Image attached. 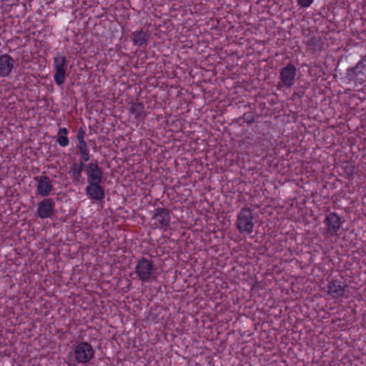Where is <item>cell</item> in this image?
<instances>
[{"label": "cell", "mask_w": 366, "mask_h": 366, "mask_svg": "<svg viewBox=\"0 0 366 366\" xmlns=\"http://www.w3.org/2000/svg\"><path fill=\"white\" fill-rule=\"evenodd\" d=\"M339 80L346 87L360 88L366 84V53L355 64L350 65L339 73Z\"/></svg>", "instance_id": "6da1fadb"}, {"label": "cell", "mask_w": 366, "mask_h": 366, "mask_svg": "<svg viewBox=\"0 0 366 366\" xmlns=\"http://www.w3.org/2000/svg\"><path fill=\"white\" fill-rule=\"evenodd\" d=\"M235 228L241 235H250L254 231L255 219L253 210L245 206L237 214Z\"/></svg>", "instance_id": "7a4b0ae2"}, {"label": "cell", "mask_w": 366, "mask_h": 366, "mask_svg": "<svg viewBox=\"0 0 366 366\" xmlns=\"http://www.w3.org/2000/svg\"><path fill=\"white\" fill-rule=\"evenodd\" d=\"M135 272L139 281L142 283L151 282L156 279V264L153 260L142 256L137 260Z\"/></svg>", "instance_id": "3957f363"}, {"label": "cell", "mask_w": 366, "mask_h": 366, "mask_svg": "<svg viewBox=\"0 0 366 366\" xmlns=\"http://www.w3.org/2000/svg\"><path fill=\"white\" fill-rule=\"evenodd\" d=\"M68 59L63 52H57L53 58V79L56 85L62 87L65 83L67 77Z\"/></svg>", "instance_id": "277c9868"}, {"label": "cell", "mask_w": 366, "mask_h": 366, "mask_svg": "<svg viewBox=\"0 0 366 366\" xmlns=\"http://www.w3.org/2000/svg\"><path fill=\"white\" fill-rule=\"evenodd\" d=\"M280 83L283 88L293 87L297 76V68L293 63H288L281 68L279 74Z\"/></svg>", "instance_id": "5b68a950"}, {"label": "cell", "mask_w": 366, "mask_h": 366, "mask_svg": "<svg viewBox=\"0 0 366 366\" xmlns=\"http://www.w3.org/2000/svg\"><path fill=\"white\" fill-rule=\"evenodd\" d=\"M95 355L96 351L89 343L81 342L75 347V358L79 363H88L94 358Z\"/></svg>", "instance_id": "8992f818"}, {"label": "cell", "mask_w": 366, "mask_h": 366, "mask_svg": "<svg viewBox=\"0 0 366 366\" xmlns=\"http://www.w3.org/2000/svg\"><path fill=\"white\" fill-rule=\"evenodd\" d=\"M152 219L158 223L160 228L168 230L171 225V210L166 207H158L153 211Z\"/></svg>", "instance_id": "52a82bcc"}, {"label": "cell", "mask_w": 366, "mask_h": 366, "mask_svg": "<svg viewBox=\"0 0 366 366\" xmlns=\"http://www.w3.org/2000/svg\"><path fill=\"white\" fill-rule=\"evenodd\" d=\"M85 170L89 184H101L103 179V170L98 162H89L86 165Z\"/></svg>", "instance_id": "ba28073f"}, {"label": "cell", "mask_w": 366, "mask_h": 366, "mask_svg": "<svg viewBox=\"0 0 366 366\" xmlns=\"http://www.w3.org/2000/svg\"><path fill=\"white\" fill-rule=\"evenodd\" d=\"M54 212H55V202L53 199L44 198L39 202L37 214L40 219H50L53 217Z\"/></svg>", "instance_id": "9c48e42d"}, {"label": "cell", "mask_w": 366, "mask_h": 366, "mask_svg": "<svg viewBox=\"0 0 366 366\" xmlns=\"http://www.w3.org/2000/svg\"><path fill=\"white\" fill-rule=\"evenodd\" d=\"M347 285L339 279H332L327 286V293L329 296L334 299L341 298L346 295Z\"/></svg>", "instance_id": "30bf717a"}, {"label": "cell", "mask_w": 366, "mask_h": 366, "mask_svg": "<svg viewBox=\"0 0 366 366\" xmlns=\"http://www.w3.org/2000/svg\"><path fill=\"white\" fill-rule=\"evenodd\" d=\"M54 186L52 179L47 173H43L39 177L37 184V191L42 198H47L53 192Z\"/></svg>", "instance_id": "8fae6325"}, {"label": "cell", "mask_w": 366, "mask_h": 366, "mask_svg": "<svg viewBox=\"0 0 366 366\" xmlns=\"http://www.w3.org/2000/svg\"><path fill=\"white\" fill-rule=\"evenodd\" d=\"M85 136L86 133L83 127H79L77 133L79 152H80L81 160H82L84 163H87L90 161L91 156L87 142L85 140Z\"/></svg>", "instance_id": "7c38bea8"}, {"label": "cell", "mask_w": 366, "mask_h": 366, "mask_svg": "<svg viewBox=\"0 0 366 366\" xmlns=\"http://www.w3.org/2000/svg\"><path fill=\"white\" fill-rule=\"evenodd\" d=\"M324 222L327 233L330 235H335L339 233L343 223L342 217L336 212L327 215Z\"/></svg>", "instance_id": "4fadbf2b"}, {"label": "cell", "mask_w": 366, "mask_h": 366, "mask_svg": "<svg viewBox=\"0 0 366 366\" xmlns=\"http://www.w3.org/2000/svg\"><path fill=\"white\" fill-rule=\"evenodd\" d=\"M15 61L10 54L5 53L0 56V77L6 78L11 75L15 68Z\"/></svg>", "instance_id": "5bb4252c"}, {"label": "cell", "mask_w": 366, "mask_h": 366, "mask_svg": "<svg viewBox=\"0 0 366 366\" xmlns=\"http://www.w3.org/2000/svg\"><path fill=\"white\" fill-rule=\"evenodd\" d=\"M85 193L88 198L95 202H103L106 197L105 188L101 184H88Z\"/></svg>", "instance_id": "9a60e30c"}, {"label": "cell", "mask_w": 366, "mask_h": 366, "mask_svg": "<svg viewBox=\"0 0 366 366\" xmlns=\"http://www.w3.org/2000/svg\"><path fill=\"white\" fill-rule=\"evenodd\" d=\"M129 113L137 122H144L147 116L145 104L139 100L132 102L129 107Z\"/></svg>", "instance_id": "2e32d148"}, {"label": "cell", "mask_w": 366, "mask_h": 366, "mask_svg": "<svg viewBox=\"0 0 366 366\" xmlns=\"http://www.w3.org/2000/svg\"><path fill=\"white\" fill-rule=\"evenodd\" d=\"M132 43L135 47L147 45L150 40V33L144 29H136L130 35Z\"/></svg>", "instance_id": "e0dca14e"}, {"label": "cell", "mask_w": 366, "mask_h": 366, "mask_svg": "<svg viewBox=\"0 0 366 366\" xmlns=\"http://www.w3.org/2000/svg\"><path fill=\"white\" fill-rule=\"evenodd\" d=\"M323 47H324V42L320 36L314 35L308 39L306 42V50L310 54H319L323 50Z\"/></svg>", "instance_id": "ac0fdd59"}, {"label": "cell", "mask_w": 366, "mask_h": 366, "mask_svg": "<svg viewBox=\"0 0 366 366\" xmlns=\"http://www.w3.org/2000/svg\"><path fill=\"white\" fill-rule=\"evenodd\" d=\"M84 163L82 160L78 161H75L72 165L71 176L73 177V182L78 184L82 178V172L84 171Z\"/></svg>", "instance_id": "d6986e66"}, {"label": "cell", "mask_w": 366, "mask_h": 366, "mask_svg": "<svg viewBox=\"0 0 366 366\" xmlns=\"http://www.w3.org/2000/svg\"><path fill=\"white\" fill-rule=\"evenodd\" d=\"M69 130L66 127L59 128L57 130V136H56V141L58 145L63 148H66L70 145V140L69 138Z\"/></svg>", "instance_id": "ffe728a7"}, {"label": "cell", "mask_w": 366, "mask_h": 366, "mask_svg": "<svg viewBox=\"0 0 366 366\" xmlns=\"http://www.w3.org/2000/svg\"><path fill=\"white\" fill-rule=\"evenodd\" d=\"M314 3V1H309V0H299L297 4L302 9H308Z\"/></svg>", "instance_id": "44dd1931"}]
</instances>
